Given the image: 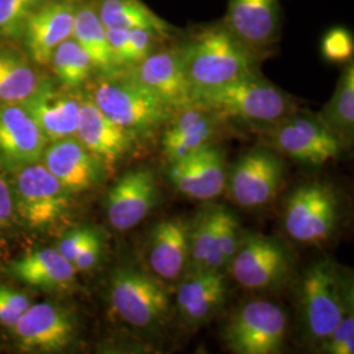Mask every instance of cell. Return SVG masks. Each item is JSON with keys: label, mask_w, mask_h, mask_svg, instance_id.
<instances>
[{"label": "cell", "mask_w": 354, "mask_h": 354, "mask_svg": "<svg viewBox=\"0 0 354 354\" xmlns=\"http://www.w3.org/2000/svg\"><path fill=\"white\" fill-rule=\"evenodd\" d=\"M10 187L15 214L29 227H51L70 210L71 193L41 162L13 172Z\"/></svg>", "instance_id": "5b68a950"}, {"label": "cell", "mask_w": 354, "mask_h": 354, "mask_svg": "<svg viewBox=\"0 0 354 354\" xmlns=\"http://www.w3.org/2000/svg\"><path fill=\"white\" fill-rule=\"evenodd\" d=\"M223 122L225 118L196 104L174 112L165 122L162 137L168 163L212 143L223 127Z\"/></svg>", "instance_id": "44dd1931"}, {"label": "cell", "mask_w": 354, "mask_h": 354, "mask_svg": "<svg viewBox=\"0 0 354 354\" xmlns=\"http://www.w3.org/2000/svg\"><path fill=\"white\" fill-rule=\"evenodd\" d=\"M19 348L28 352H61L75 340V317L51 302L30 304L11 328Z\"/></svg>", "instance_id": "7c38bea8"}, {"label": "cell", "mask_w": 354, "mask_h": 354, "mask_svg": "<svg viewBox=\"0 0 354 354\" xmlns=\"http://www.w3.org/2000/svg\"><path fill=\"white\" fill-rule=\"evenodd\" d=\"M172 111L193 105V88L185 74L178 46L155 49L140 64L125 68Z\"/></svg>", "instance_id": "5bb4252c"}, {"label": "cell", "mask_w": 354, "mask_h": 354, "mask_svg": "<svg viewBox=\"0 0 354 354\" xmlns=\"http://www.w3.org/2000/svg\"><path fill=\"white\" fill-rule=\"evenodd\" d=\"M227 171L225 152L212 142L168 163L167 176L178 193L209 201L223 193Z\"/></svg>", "instance_id": "4fadbf2b"}, {"label": "cell", "mask_w": 354, "mask_h": 354, "mask_svg": "<svg viewBox=\"0 0 354 354\" xmlns=\"http://www.w3.org/2000/svg\"><path fill=\"white\" fill-rule=\"evenodd\" d=\"M42 165L71 194L92 189L102 183L105 165L76 137L46 145Z\"/></svg>", "instance_id": "ac0fdd59"}, {"label": "cell", "mask_w": 354, "mask_h": 354, "mask_svg": "<svg viewBox=\"0 0 354 354\" xmlns=\"http://www.w3.org/2000/svg\"><path fill=\"white\" fill-rule=\"evenodd\" d=\"M353 36L348 29L342 26L329 29L322 41L323 57L333 64L348 62L353 57Z\"/></svg>", "instance_id": "e575fe53"}, {"label": "cell", "mask_w": 354, "mask_h": 354, "mask_svg": "<svg viewBox=\"0 0 354 354\" xmlns=\"http://www.w3.org/2000/svg\"><path fill=\"white\" fill-rule=\"evenodd\" d=\"M48 140L20 104H0V169L16 172L41 162Z\"/></svg>", "instance_id": "2e32d148"}, {"label": "cell", "mask_w": 354, "mask_h": 354, "mask_svg": "<svg viewBox=\"0 0 354 354\" xmlns=\"http://www.w3.org/2000/svg\"><path fill=\"white\" fill-rule=\"evenodd\" d=\"M227 297L222 270L188 268L176 292L177 310L189 327H200L221 311Z\"/></svg>", "instance_id": "ffe728a7"}, {"label": "cell", "mask_w": 354, "mask_h": 354, "mask_svg": "<svg viewBox=\"0 0 354 354\" xmlns=\"http://www.w3.org/2000/svg\"><path fill=\"white\" fill-rule=\"evenodd\" d=\"M228 269L235 281L248 290H269L290 276L292 259L282 241L264 235H241Z\"/></svg>", "instance_id": "ba28073f"}, {"label": "cell", "mask_w": 354, "mask_h": 354, "mask_svg": "<svg viewBox=\"0 0 354 354\" xmlns=\"http://www.w3.org/2000/svg\"><path fill=\"white\" fill-rule=\"evenodd\" d=\"M15 215L12 192L10 184L0 176V230L7 227Z\"/></svg>", "instance_id": "f35d334b"}, {"label": "cell", "mask_w": 354, "mask_h": 354, "mask_svg": "<svg viewBox=\"0 0 354 354\" xmlns=\"http://www.w3.org/2000/svg\"><path fill=\"white\" fill-rule=\"evenodd\" d=\"M104 115L140 137H149L174 113L151 91L127 74H106L88 96Z\"/></svg>", "instance_id": "3957f363"}, {"label": "cell", "mask_w": 354, "mask_h": 354, "mask_svg": "<svg viewBox=\"0 0 354 354\" xmlns=\"http://www.w3.org/2000/svg\"><path fill=\"white\" fill-rule=\"evenodd\" d=\"M41 80L24 51L0 46V104H21L36 91Z\"/></svg>", "instance_id": "83f0119b"}, {"label": "cell", "mask_w": 354, "mask_h": 354, "mask_svg": "<svg viewBox=\"0 0 354 354\" xmlns=\"http://www.w3.org/2000/svg\"><path fill=\"white\" fill-rule=\"evenodd\" d=\"M102 245L104 244L100 234L76 256L75 260L73 261V266L75 268L76 272H87L97 266L102 256Z\"/></svg>", "instance_id": "74e56055"}, {"label": "cell", "mask_w": 354, "mask_h": 354, "mask_svg": "<svg viewBox=\"0 0 354 354\" xmlns=\"http://www.w3.org/2000/svg\"><path fill=\"white\" fill-rule=\"evenodd\" d=\"M317 117L340 140L352 136L354 127V64L352 62L344 68L330 100Z\"/></svg>", "instance_id": "f1b7e54d"}, {"label": "cell", "mask_w": 354, "mask_h": 354, "mask_svg": "<svg viewBox=\"0 0 354 354\" xmlns=\"http://www.w3.org/2000/svg\"><path fill=\"white\" fill-rule=\"evenodd\" d=\"M104 203L112 227H136L160 203L156 177L150 168L131 169L114 183Z\"/></svg>", "instance_id": "9a60e30c"}, {"label": "cell", "mask_w": 354, "mask_h": 354, "mask_svg": "<svg viewBox=\"0 0 354 354\" xmlns=\"http://www.w3.org/2000/svg\"><path fill=\"white\" fill-rule=\"evenodd\" d=\"M109 298L118 317L136 328L159 327L169 308L168 292L159 281L131 266L112 273Z\"/></svg>", "instance_id": "8992f818"}, {"label": "cell", "mask_w": 354, "mask_h": 354, "mask_svg": "<svg viewBox=\"0 0 354 354\" xmlns=\"http://www.w3.org/2000/svg\"><path fill=\"white\" fill-rule=\"evenodd\" d=\"M49 0H0V37H20L26 19Z\"/></svg>", "instance_id": "d6a6232c"}, {"label": "cell", "mask_w": 354, "mask_h": 354, "mask_svg": "<svg viewBox=\"0 0 354 354\" xmlns=\"http://www.w3.org/2000/svg\"><path fill=\"white\" fill-rule=\"evenodd\" d=\"M70 1H79V0H70Z\"/></svg>", "instance_id": "ab89813d"}, {"label": "cell", "mask_w": 354, "mask_h": 354, "mask_svg": "<svg viewBox=\"0 0 354 354\" xmlns=\"http://www.w3.org/2000/svg\"><path fill=\"white\" fill-rule=\"evenodd\" d=\"M322 346L329 354L354 353L353 302L348 306L342 320L322 342Z\"/></svg>", "instance_id": "836d02e7"}, {"label": "cell", "mask_w": 354, "mask_h": 354, "mask_svg": "<svg viewBox=\"0 0 354 354\" xmlns=\"http://www.w3.org/2000/svg\"><path fill=\"white\" fill-rule=\"evenodd\" d=\"M340 274L328 260H322L304 272L301 282V307L310 337L324 342L342 320L353 294L344 288Z\"/></svg>", "instance_id": "277c9868"}, {"label": "cell", "mask_w": 354, "mask_h": 354, "mask_svg": "<svg viewBox=\"0 0 354 354\" xmlns=\"http://www.w3.org/2000/svg\"><path fill=\"white\" fill-rule=\"evenodd\" d=\"M269 127L268 136L272 146L306 165H324L337 158L342 150V140L329 131L317 117L295 111Z\"/></svg>", "instance_id": "8fae6325"}, {"label": "cell", "mask_w": 354, "mask_h": 354, "mask_svg": "<svg viewBox=\"0 0 354 354\" xmlns=\"http://www.w3.org/2000/svg\"><path fill=\"white\" fill-rule=\"evenodd\" d=\"M241 226L236 216L226 207L221 206L219 212V223L216 232L214 257H213V269L222 270L227 266L236 252L241 239Z\"/></svg>", "instance_id": "1f68e13d"}, {"label": "cell", "mask_w": 354, "mask_h": 354, "mask_svg": "<svg viewBox=\"0 0 354 354\" xmlns=\"http://www.w3.org/2000/svg\"><path fill=\"white\" fill-rule=\"evenodd\" d=\"M73 38L88 54L93 68L105 75L117 71L106 38V28L99 17L95 3H76Z\"/></svg>", "instance_id": "4316f807"}, {"label": "cell", "mask_w": 354, "mask_h": 354, "mask_svg": "<svg viewBox=\"0 0 354 354\" xmlns=\"http://www.w3.org/2000/svg\"><path fill=\"white\" fill-rule=\"evenodd\" d=\"M49 64L61 84L68 89L84 84L93 68L88 54L73 37L66 39L54 50Z\"/></svg>", "instance_id": "4dcf8cb0"}, {"label": "cell", "mask_w": 354, "mask_h": 354, "mask_svg": "<svg viewBox=\"0 0 354 354\" xmlns=\"http://www.w3.org/2000/svg\"><path fill=\"white\" fill-rule=\"evenodd\" d=\"M76 1L49 0L26 19L21 36L26 50L37 64H49L54 50L73 37Z\"/></svg>", "instance_id": "e0dca14e"}, {"label": "cell", "mask_w": 354, "mask_h": 354, "mask_svg": "<svg viewBox=\"0 0 354 354\" xmlns=\"http://www.w3.org/2000/svg\"><path fill=\"white\" fill-rule=\"evenodd\" d=\"M283 176L285 165L276 152L253 149L228 169L225 189L241 207H261L276 198Z\"/></svg>", "instance_id": "30bf717a"}, {"label": "cell", "mask_w": 354, "mask_h": 354, "mask_svg": "<svg viewBox=\"0 0 354 354\" xmlns=\"http://www.w3.org/2000/svg\"><path fill=\"white\" fill-rule=\"evenodd\" d=\"M223 24L252 50H264L279 35V0H228Z\"/></svg>", "instance_id": "603a6c76"}, {"label": "cell", "mask_w": 354, "mask_h": 354, "mask_svg": "<svg viewBox=\"0 0 354 354\" xmlns=\"http://www.w3.org/2000/svg\"><path fill=\"white\" fill-rule=\"evenodd\" d=\"M80 102L75 95L57 88L48 77H42L36 91L20 105L37 124L48 143L75 137Z\"/></svg>", "instance_id": "d6986e66"}, {"label": "cell", "mask_w": 354, "mask_h": 354, "mask_svg": "<svg viewBox=\"0 0 354 354\" xmlns=\"http://www.w3.org/2000/svg\"><path fill=\"white\" fill-rule=\"evenodd\" d=\"M193 104L221 115L236 118L256 127H269L297 111L289 93L279 88L257 71L215 88L196 91Z\"/></svg>", "instance_id": "7a4b0ae2"}, {"label": "cell", "mask_w": 354, "mask_h": 354, "mask_svg": "<svg viewBox=\"0 0 354 354\" xmlns=\"http://www.w3.org/2000/svg\"><path fill=\"white\" fill-rule=\"evenodd\" d=\"M178 50L193 93L256 71L257 51L244 45L223 23L192 33Z\"/></svg>", "instance_id": "6da1fadb"}, {"label": "cell", "mask_w": 354, "mask_h": 354, "mask_svg": "<svg viewBox=\"0 0 354 354\" xmlns=\"http://www.w3.org/2000/svg\"><path fill=\"white\" fill-rule=\"evenodd\" d=\"M190 222L181 216L159 221L147 243V263L163 279H176L184 273L189 259Z\"/></svg>", "instance_id": "cb8c5ba5"}, {"label": "cell", "mask_w": 354, "mask_h": 354, "mask_svg": "<svg viewBox=\"0 0 354 354\" xmlns=\"http://www.w3.org/2000/svg\"><path fill=\"white\" fill-rule=\"evenodd\" d=\"M75 137L106 168H112L133 151L137 140L136 136L104 115L89 97L80 102Z\"/></svg>", "instance_id": "7402d4cb"}, {"label": "cell", "mask_w": 354, "mask_h": 354, "mask_svg": "<svg viewBox=\"0 0 354 354\" xmlns=\"http://www.w3.org/2000/svg\"><path fill=\"white\" fill-rule=\"evenodd\" d=\"M221 206H209L197 215L189 226V259L187 268L213 269Z\"/></svg>", "instance_id": "f546056e"}, {"label": "cell", "mask_w": 354, "mask_h": 354, "mask_svg": "<svg viewBox=\"0 0 354 354\" xmlns=\"http://www.w3.org/2000/svg\"><path fill=\"white\" fill-rule=\"evenodd\" d=\"M30 304L26 292L0 286V326L12 328Z\"/></svg>", "instance_id": "d590c367"}, {"label": "cell", "mask_w": 354, "mask_h": 354, "mask_svg": "<svg viewBox=\"0 0 354 354\" xmlns=\"http://www.w3.org/2000/svg\"><path fill=\"white\" fill-rule=\"evenodd\" d=\"M288 317L279 304L251 301L228 320L223 340L238 354L279 353L283 346Z\"/></svg>", "instance_id": "52a82bcc"}, {"label": "cell", "mask_w": 354, "mask_h": 354, "mask_svg": "<svg viewBox=\"0 0 354 354\" xmlns=\"http://www.w3.org/2000/svg\"><path fill=\"white\" fill-rule=\"evenodd\" d=\"M13 279L45 291H64L75 283L76 272L57 248H37L7 266Z\"/></svg>", "instance_id": "d4e9b609"}, {"label": "cell", "mask_w": 354, "mask_h": 354, "mask_svg": "<svg viewBox=\"0 0 354 354\" xmlns=\"http://www.w3.org/2000/svg\"><path fill=\"white\" fill-rule=\"evenodd\" d=\"M337 216L335 190L323 183H311L291 193L285 205L283 226L294 241L319 245L333 234Z\"/></svg>", "instance_id": "9c48e42d"}, {"label": "cell", "mask_w": 354, "mask_h": 354, "mask_svg": "<svg viewBox=\"0 0 354 354\" xmlns=\"http://www.w3.org/2000/svg\"><path fill=\"white\" fill-rule=\"evenodd\" d=\"M99 235H100V232L96 228H73V230L67 231L64 236L58 241L55 248L66 260H68L73 264L76 256Z\"/></svg>", "instance_id": "8d00e7d4"}, {"label": "cell", "mask_w": 354, "mask_h": 354, "mask_svg": "<svg viewBox=\"0 0 354 354\" xmlns=\"http://www.w3.org/2000/svg\"><path fill=\"white\" fill-rule=\"evenodd\" d=\"M96 10L105 28L109 29H143L155 36L171 39L174 26L158 16L142 0H99Z\"/></svg>", "instance_id": "484cf974"}]
</instances>
